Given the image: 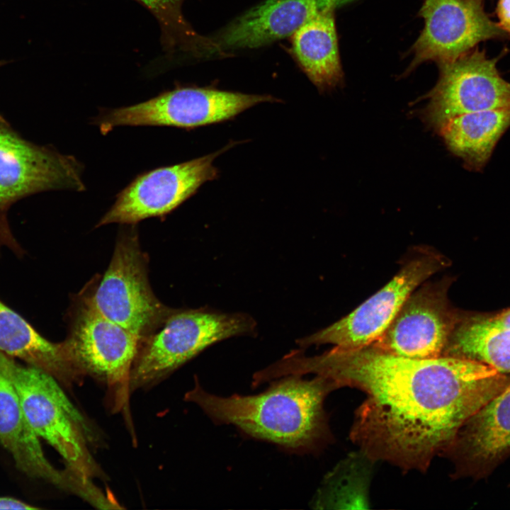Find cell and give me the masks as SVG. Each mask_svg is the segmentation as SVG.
<instances>
[{
    "label": "cell",
    "instance_id": "8992f818",
    "mask_svg": "<svg viewBox=\"0 0 510 510\" xmlns=\"http://www.w3.org/2000/svg\"><path fill=\"white\" fill-rule=\"evenodd\" d=\"M79 300L63 342L82 375H89L103 381L111 396L113 409H125L131 391V372L142 339L101 314L86 295Z\"/></svg>",
    "mask_w": 510,
    "mask_h": 510
},
{
    "label": "cell",
    "instance_id": "2e32d148",
    "mask_svg": "<svg viewBox=\"0 0 510 510\" xmlns=\"http://www.w3.org/2000/svg\"><path fill=\"white\" fill-rule=\"evenodd\" d=\"M341 0H266L231 23L217 39L225 49L256 48L293 35Z\"/></svg>",
    "mask_w": 510,
    "mask_h": 510
},
{
    "label": "cell",
    "instance_id": "9a60e30c",
    "mask_svg": "<svg viewBox=\"0 0 510 510\" xmlns=\"http://www.w3.org/2000/svg\"><path fill=\"white\" fill-rule=\"evenodd\" d=\"M455 475L475 478L491 472L510 455V383L460 429L443 453Z\"/></svg>",
    "mask_w": 510,
    "mask_h": 510
},
{
    "label": "cell",
    "instance_id": "ac0fdd59",
    "mask_svg": "<svg viewBox=\"0 0 510 510\" xmlns=\"http://www.w3.org/2000/svg\"><path fill=\"white\" fill-rule=\"evenodd\" d=\"M510 128V108L472 112L453 117L434 130L464 167L482 171L495 147Z\"/></svg>",
    "mask_w": 510,
    "mask_h": 510
},
{
    "label": "cell",
    "instance_id": "7a4b0ae2",
    "mask_svg": "<svg viewBox=\"0 0 510 510\" xmlns=\"http://www.w3.org/2000/svg\"><path fill=\"white\" fill-rule=\"evenodd\" d=\"M264 392L228 397L208 392L195 382L185 395L217 425H233L244 434L295 453H312L332 435L324 404L335 385L315 375L307 380L290 375L271 381Z\"/></svg>",
    "mask_w": 510,
    "mask_h": 510
},
{
    "label": "cell",
    "instance_id": "8fae6325",
    "mask_svg": "<svg viewBox=\"0 0 510 510\" xmlns=\"http://www.w3.org/2000/svg\"><path fill=\"white\" fill-rule=\"evenodd\" d=\"M228 147L138 175L117 195L115 203L96 227L111 223L135 225L144 219L162 217L172 212L204 183L218 176L213 161Z\"/></svg>",
    "mask_w": 510,
    "mask_h": 510
},
{
    "label": "cell",
    "instance_id": "7c38bea8",
    "mask_svg": "<svg viewBox=\"0 0 510 510\" xmlns=\"http://www.w3.org/2000/svg\"><path fill=\"white\" fill-rule=\"evenodd\" d=\"M419 14L424 28L414 44L407 72L428 61L455 60L482 41L507 36L480 0H425Z\"/></svg>",
    "mask_w": 510,
    "mask_h": 510
},
{
    "label": "cell",
    "instance_id": "e0dca14e",
    "mask_svg": "<svg viewBox=\"0 0 510 510\" xmlns=\"http://www.w3.org/2000/svg\"><path fill=\"white\" fill-rule=\"evenodd\" d=\"M0 351L45 371L62 385L71 386L81 380L63 341L47 340L1 300Z\"/></svg>",
    "mask_w": 510,
    "mask_h": 510
},
{
    "label": "cell",
    "instance_id": "9c48e42d",
    "mask_svg": "<svg viewBox=\"0 0 510 510\" xmlns=\"http://www.w3.org/2000/svg\"><path fill=\"white\" fill-rule=\"evenodd\" d=\"M445 266L442 255L431 249H419L385 285L351 313L296 343L301 348L329 344L341 348L373 344L412 293Z\"/></svg>",
    "mask_w": 510,
    "mask_h": 510
},
{
    "label": "cell",
    "instance_id": "484cf974",
    "mask_svg": "<svg viewBox=\"0 0 510 510\" xmlns=\"http://www.w3.org/2000/svg\"><path fill=\"white\" fill-rule=\"evenodd\" d=\"M480 1H483L484 0H480Z\"/></svg>",
    "mask_w": 510,
    "mask_h": 510
},
{
    "label": "cell",
    "instance_id": "30bf717a",
    "mask_svg": "<svg viewBox=\"0 0 510 510\" xmlns=\"http://www.w3.org/2000/svg\"><path fill=\"white\" fill-rule=\"evenodd\" d=\"M497 60L474 49L455 60L438 64V80L421 112L425 123L433 130L462 114L510 108V83L499 74Z\"/></svg>",
    "mask_w": 510,
    "mask_h": 510
},
{
    "label": "cell",
    "instance_id": "6da1fadb",
    "mask_svg": "<svg viewBox=\"0 0 510 510\" xmlns=\"http://www.w3.org/2000/svg\"><path fill=\"white\" fill-rule=\"evenodd\" d=\"M279 370L362 391L351 440L372 461L404 471L425 472L463 425L510 383L506 374L473 360L411 358L373 344L333 346L315 356L295 349L280 358Z\"/></svg>",
    "mask_w": 510,
    "mask_h": 510
},
{
    "label": "cell",
    "instance_id": "5bb4252c",
    "mask_svg": "<svg viewBox=\"0 0 510 510\" xmlns=\"http://www.w3.org/2000/svg\"><path fill=\"white\" fill-rule=\"evenodd\" d=\"M11 358L0 351V443L12 456L16 468L27 476L87 499L93 492L91 481L67 468L56 469L45 457L12 380Z\"/></svg>",
    "mask_w": 510,
    "mask_h": 510
},
{
    "label": "cell",
    "instance_id": "52a82bcc",
    "mask_svg": "<svg viewBox=\"0 0 510 510\" xmlns=\"http://www.w3.org/2000/svg\"><path fill=\"white\" fill-rule=\"evenodd\" d=\"M86 296L101 314L141 339L159 328L174 310L154 294L147 259L132 232L118 239L101 281Z\"/></svg>",
    "mask_w": 510,
    "mask_h": 510
},
{
    "label": "cell",
    "instance_id": "ba28073f",
    "mask_svg": "<svg viewBox=\"0 0 510 510\" xmlns=\"http://www.w3.org/2000/svg\"><path fill=\"white\" fill-rule=\"evenodd\" d=\"M277 99L198 87H178L130 106L106 110L94 120L106 135L119 126H169L184 129L220 123L251 107Z\"/></svg>",
    "mask_w": 510,
    "mask_h": 510
},
{
    "label": "cell",
    "instance_id": "603a6c76",
    "mask_svg": "<svg viewBox=\"0 0 510 510\" xmlns=\"http://www.w3.org/2000/svg\"><path fill=\"white\" fill-rule=\"evenodd\" d=\"M497 14L499 26L507 34H510V0H499Z\"/></svg>",
    "mask_w": 510,
    "mask_h": 510
},
{
    "label": "cell",
    "instance_id": "ffe728a7",
    "mask_svg": "<svg viewBox=\"0 0 510 510\" xmlns=\"http://www.w3.org/2000/svg\"><path fill=\"white\" fill-rule=\"evenodd\" d=\"M442 356L473 360L509 373L510 329L495 325L487 319L457 323Z\"/></svg>",
    "mask_w": 510,
    "mask_h": 510
},
{
    "label": "cell",
    "instance_id": "277c9868",
    "mask_svg": "<svg viewBox=\"0 0 510 510\" xmlns=\"http://www.w3.org/2000/svg\"><path fill=\"white\" fill-rule=\"evenodd\" d=\"M82 172V164L73 156L25 139L0 115V249L24 255L8 224L13 204L48 191H84Z\"/></svg>",
    "mask_w": 510,
    "mask_h": 510
},
{
    "label": "cell",
    "instance_id": "3957f363",
    "mask_svg": "<svg viewBox=\"0 0 510 510\" xmlns=\"http://www.w3.org/2000/svg\"><path fill=\"white\" fill-rule=\"evenodd\" d=\"M246 313L210 308L174 309L162 325L142 339L130 377L134 390L158 382L210 346L239 336H254Z\"/></svg>",
    "mask_w": 510,
    "mask_h": 510
},
{
    "label": "cell",
    "instance_id": "4fadbf2b",
    "mask_svg": "<svg viewBox=\"0 0 510 510\" xmlns=\"http://www.w3.org/2000/svg\"><path fill=\"white\" fill-rule=\"evenodd\" d=\"M442 281H425L408 297L373 345L398 356L426 359L442 356L456 321Z\"/></svg>",
    "mask_w": 510,
    "mask_h": 510
},
{
    "label": "cell",
    "instance_id": "5b68a950",
    "mask_svg": "<svg viewBox=\"0 0 510 510\" xmlns=\"http://www.w3.org/2000/svg\"><path fill=\"white\" fill-rule=\"evenodd\" d=\"M10 371L27 420L36 434L62 457L67 469L86 478L101 475L86 440L91 430L59 382L45 371L11 357Z\"/></svg>",
    "mask_w": 510,
    "mask_h": 510
},
{
    "label": "cell",
    "instance_id": "d6986e66",
    "mask_svg": "<svg viewBox=\"0 0 510 510\" xmlns=\"http://www.w3.org/2000/svg\"><path fill=\"white\" fill-rule=\"evenodd\" d=\"M334 10L319 13L293 35L297 59L309 79L322 91L336 86L343 77Z\"/></svg>",
    "mask_w": 510,
    "mask_h": 510
},
{
    "label": "cell",
    "instance_id": "44dd1931",
    "mask_svg": "<svg viewBox=\"0 0 510 510\" xmlns=\"http://www.w3.org/2000/svg\"><path fill=\"white\" fill-rule=\"evenodd\" d=\"M146 7L157 19L162 42L169 52L202 51L203 40L185 20L181 10L183 0H135Z\"/></svg>",
    "mask_w": 510,
    "mask_h": 510
},
{
    "label": "cell",
    "instance_id": "cb8c5ba5",
    "mask_svg": "<svg viewBox=\"0 0 510 510\" xmlns=\"http://www.w3.org/2000/svg\"><path fill=\"white\" fill-rule=\"evenodd\" d=\"M23 501L8 497H0V509H37Z\"/></svg>",
    "mask_w": 510,
    "mask_h": 510
},
{
    "label": "cell",
    "instance_id": "d4e9b609",
    "mask_svg": "<svg viewBox=\"0 0 510 510\" xmlns=\"http://www.w3.org/2000/svg\"><path fill=\"white\" fill-rule=\"evenodd\" d=\"M487 319L495 325L510 329V308Z\"/></svg>",
    "mask_w": 510,
    "mask_h": 510
},
{
    "label": "cell",
    "instance_id": "7402d4cb",
    "mask_svg": "<svg viewBox=\"0 0 510 510\" xmlns=\"http://www.w3.org/2000/svg\"><path fill=\"white\" fill-rule=\"evenodd\" d=\"M364 456L365 454L360 451L355 468L351 465L352 456L350 457V471H348V460H345L326 476L314 500L316 508H335L336 505L340 508L341 505L353 504L351 499L355 504L351 494L355 498L358 499L361 504H367L368 484H357L356 482L359 480L358 479L363 480L361 478L368 477V471L359 475L366 468L363 467L362 469L358 465Z\"/></svg>",
    "mask_w": 510,
    "mask_h": 510
}]
</instances>
